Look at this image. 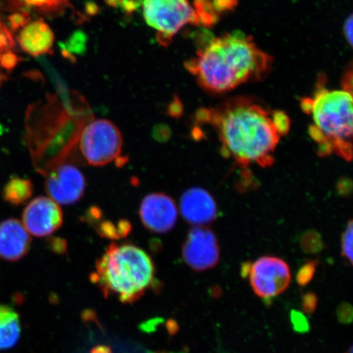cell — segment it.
<instances>
[{
  "label": "cell",
  "instance_id": "obj_28",
  "mask_svg": "<svg viewBox=\"0 0 353 353\" xmlns=\"http://www.w3.org/2000/svg\"><path fill=\"white\" fill-rule=\"evenodd\" d=\"M85 11L86 15L90 17H94L99 14V7L98 4H97L94 1H88L85 3Z\"/></svg>",
  "mask_w": 353,
  "mask_h": 353
},
{
  "label": "cell",
  "instance_id": "obj_1",
  "mask_svg": "<svg viewBox=\"0 0 353 353\" xmlns=\"http://www.w3.org/2000/svg\"><path fill=\"white\" fill-rule=\"evenodd\" d=\"M274 113L249 99L237 98L219 108L202 110L199 120L217 129L223 153L241 167L256 164L268 167L281 137Z\"/></svg>",
  "mask_w": 353,
  "mask_h": 353
},
{
  "label": "cell",
  "instance_id": "obj_4",
  "mask_svg": "<svg viewBox=\"0 0 353 353\" xmlns=\"http://www.w3.org/2000/svg\"><path fill=\"white\" fill-rule=\"evenodd\" d=\"M304 112L312 114V138L319 145L321 156L336 153L347 161L352 157V94L350 90H330L319 87L312 99L302 103Z\"/></svg>",
  "mask_w": 353,
  "mask_h": 353
},
{
  "label": "cell",
  "instance_id": "obj_18",
  "mask_svg": "<svg viewBox=\"0 0 353 353\" xmlns=\"http://www.w3.org/2000/svg\"><path fill=\"white\" fill-rule=\"evenodd\" d=\"M131 223L129 221L121 219L117 223L112 221H105L97 227V231L101 236L110 240H119L129 235L131 232Z\"/></svg>",
  "mask_w": 353,
  "mask_h": 353
},
{
  "label": "cell",
  "instance_id": "obj_2",
  "mask_svg": "<svg viewBox=\"0 0 353 353\" xmlns=\"http://www.w3.org/2000/svg\"><path fill=\"white\" fill-rule=\"evenodd\" d=\"M271 59L241 32L228 33L199 50L185 68L205 90L224 92L268 72Z\"/></svg>",
  "mask_w": 353,
  "mask_h": 353
},
{
  "label": "cell",
  "instance_id": "obj_13",
  "mask_svg": "<svg viewBox=\"0 0 353 353\" xmlns=\"http://www.w3.org/2000/svg\"><path fill=\"white\" fill-rule=\"evenodd\" d=\"M30 234L19 220L8 219L0 223V259L16 262L28 254Z\"/></svg>",
  "mask_w": 353,
  "mask_h": 353
},
{
  "label": "cell",
  "instance_id": "obj_3",
  "mask_svg": "<svg viewBox=\"0 0 353 353\" xmlns=\"http://www.w3.org/2000/svg\"><path fill=\"white\" fill-rule=\"evenodd\" d=\"M152 259L132 244H110L99 259L90 280L105 298L114 297L123 303H134L156 284Z\"/></svg>",
  "mask_w": 353,
  "mask_h": 353
},
{
  "label": "cell",
  "instance_id": "obj_12",
  "mask_svg": "<svg viewBox=\"0 0 353 353\" xmlns=\"http://www.w3.org/2000/svg\"><path fill=\"white\" fill-rule=\"evenodd\" d=\"M181 214L195 227H205L217 217V205L206 190L193 188L187 190L180 199Z\"/></svg>",
  "mask_w": 353,
  "mask_h": 353
},
{
  "label": "cell",
  "instance_id": "obj_30",
  "mask_svg": "<svg viewBox=\"0 0 353 353\" xmlns=\"http://www.w3.org/2000/svg\"><path fill=\"white\" fill-rule=\"evenodd\" d=\"M122 1L123 0H104V2L107 3L108 6L114 8H121Z\"/></svg>",
  "mask_w": 353,
  "mask_h": 353
},
{
  "label": "cell",
  "instance_id": "obj_21",
  "mask_svg": "<svg viewBox=\"0 0 353 353\" xmlns=\"http://www.w3.org/2000/svg\"><path fill=\"white\" fill-rule=\"evenodd\" d=\"M316 268V263L315 262H309L304 264L297 273L296 281L298 284L302 286L307 285L314 276Z\"/></svg>",
  "mask_w": 353,
  "mask_h": 353
},
{
  "label": "cell",
  "instance_id": "obj_25",
  "mask_svg": "<svg viewBox=\"0 0 353 353\" xmlns=\"http://www.w3.org/2000/svg\"><path fill=\"white\" fill-rule=\"evenodd\" d=\"M317 303H319V299H317L315 294L307 293L304 294L302 298L303 311L307 313V314H312L316 311Z\"/></svg>",
  "mask_w": 353,
  "mask_h": 353
},
{
  "label": "cell",
  "instance_id": "obj_17",
  "mask_svg": "<svg viewBox=\"0 0 353 353\" xmlns=\"http://www.w3.org/2000/svg\"><path fill=\"white\" fill-rule=\"evenodd\" d=\"M13 10H34L47 16H56L64 10L68 0H10Z\"/></svg>",
  "mask_w": 353,
  "mask_h": 353
},
{
  "label": "cell",
  "instance_id": "obj_31",
  "mask_svg": "<svg viewBox=\"0 0 353 353\" xmlns=\"http://www.w3.org/2000/svg\"><path fill=\"white\" fill-rule=\"evenodd\" d=\"M61 54H63L66 60L70 61V63H76L77 57H74V55L70 54V52L65 50H61Z\"/></svg>",
  "mask_w": 353,
  "mask_h": 353
},
{
  "label": "cell",
  "instance_id": "obj_10",
  "mask_svg": "<svg viewBox=\"0 0 353 353\" xmlns=\"http://www.w3.org/2000/svg\"><path fill=\"white\" fill-rule=\"evenodd\" d=\"M63 223V211L59 205L50 197L34 199L22 214V224L26 231L37 237L52 235Z\"/></svg>",
  "mask_w": 353,
  "mask_h": 353
},
{
  "label": "cell",
  "instance_id": "obj_35",
  "mask_svg": "<svg viewBox=\"0 0 353 353\" xmlns=\"http://www.w3.org/2000/svg\"><path fill=\"white\" fill-rule=\"evenodd\" d=\"M2 28V25H1V22H0V29H1Z\"/></svg>",
  "mask_w": 353,
  "mask_h": 353
},
{
  "label": "cell",
  "instance_id": "obj_14",
  "mask_svg": "<svg viewBox=\"0 0 353 353\" xmlns=\"http://www.w3.org/2000/svg\"><path fill=\"white\" fill-rule=\"evenodd\" d=\"M21 50L33 57H39L52 52L54 34L46 21L30 22L21 30L17 37Z\"/></svg>",
  "mask_w": 353,
  "mask_h": 353
},
{
  "label": "cell",
  "instance_id": "obj_34",
  "mask_svg": "<svg viewBox=\"0 0 353 353\" xmlns=\"http://www.w3.org/2000/svg\"><path fill=\"white\" fill-rule=\"evenodd\" d=\"M149 353H173V352H149Z\"/></svg>",
  "mask_w": 353,
  "mask_h": 353
},
{
  "label": "cell",
  "instance_id": "obj_27",
  "mask_svg": "<svg viewBox=\"0 0 353 353\" xmlns=\"http://www.w3.org/2000/svg\"><path fill=\"white\" fill-rule=\"evenodd\" d=\"M352 17H348L343 26V32L345 34L347 41L350 43V46L352 44Z\"/></svg>",
  "mask_w": 353,
  "mask_h": 353
},
{
  "label": "cell",
  "instance_id": "obj_15",
  "mask_svg": "<svg viewBox=\"0 0 353 353\" xmlns=\"http://www.w3.org/2000/svg\"><path fill=\"white\" fill-rule=\"evenodd\" d=\"M19 313L10 306L0 304V350H10L21 336Z\"/></svg>",
  "mask_w": 353,
  "mask_h": 353
},
{
  "label": "cell",
  "instance_id": "obj_19",
  "mask_svg": "<svg viewBox=\"0 0 353 353\" xmlns=\"http://www.w3.org/2000/svg\"><path fill=\"white\" fill-rule=\"evenodd\" d=\"M87 35L81 30H77L70 35L68 41L61 43V50H65L70 54H83L86 51Z\"/></svg>",
  "mask_w": 353,
  "mask_h": 353
},
{
  "label": "cell",
  "instance_id": "obj_23",
  "mask_svg": "<svg viewBox=\"0 0 353 353\" xmlns=\"http://www.w3.org/2000/svg\"><path fill=\"white\" fill-rule=\"evenodd\" d=\"M14 47L12 34L6 26H2L0 29V52L10 51Z\"/></svg>",
  "mask_w": 353,
  "mask_h": 353
},
{
  "label": "cell",
  "instance_id": "obj_22",
  "mask_svg": "<svg viewBox=\"0 0 353 353\" xmlns=\"http://www.w3.org/2000/svg\"><path fill=\"white\" fill-rule=\"evenodd\" d=\"M30 12L22 10L15 13H12L8 17V21L12 30H17L25 28L26 25L30 23Z\"/></svg>",
  "mask_w": 353,
  "mask_h": 353
},
{
  "label": "cell",
  "instance_id": "obj_20",
  "mask_svg": "<svg viewBox=\"0 0 353 353\" xmlns=\"http://www.w3.org/2000/svg\"><path fill=\"white\" fill-rule=\"evenodd\" d=\"M352 241H353V225L352 221L348 223L345 231L343 233L341 238L342 255L347 260L348 263H352Z\"/></svg>",
  "mask_w": 353,
  "mask_h": 353
},
{
  "label": "cell",
  "instance_id": "obj_7",
  "mask_svg": "<svg viewBox=\"0 0 353 353\" xmlns=\"http://www.w3.org/2000/svg\"><path fill=\"white\" fill-rule=\"evenodd\" d=\"M242 275L249 278L255 294L267 301L283 293L291 281L288 264L272 256H264L253 263L243 265Z\"/></svg>",
  "mask_w": 353,
  "mask_h": 353
},
{
  "label": "cell",
  "instance_id": "obj_33",
  "mask_svg": "<svg viewBox=\"0 0 353 353\" xmlns=\"http://www.w3.org/2000/svg\"><path fill=\"white\" fill-rule=\"evenodd\" d=\"M345 353H353V352H352V347L351 346V347H350V350H348Z\"/></svg>",
  "mask_w": 353,
  "mask_h": 353
},
{
  "label": "cell",
  "instance_id": "obj_6",
  "mask_svg": "<svg viewBox=\"0 0 353 353\" xmlns=\"http://www.w3.org/2000/svg\"><path fill=\"white\" fill-rule=\"evenodd\" d=\"M123 147L121 132L112 121L97 120L82 132L79 148L88 164L104 166L120 157Z\"/></svg>",
  "mask_w": 353,
  "mask_h": 353
},
{
  "label": "cell",
  "instance_id": "obj_26",
  "mask_svg": "<svg viewBox=\"0 0 353 353\" xmlns=\"http://www.w3.org/2000/svg\"><path fill=\"white\" fill-rule=\"evenodd\" d=\"M339 321L343 323H350L352 319V308L348 303H343L338 309Z\"/></svg>",
  "mask_w": 353,
  "mask_h": 353
},
{
  "label": "cell",
  "instance_id": "obj_9",
  "mask_svg": "<svg viewBox=\"0 0 353 353\" xmlns=\"http://www.w3.org/2000/svg\"><path fill=\"white\" fill-rule=\"evenodd\" d=\"M86 188L85 176L77 167L63 165L47 176L46 189L48 196L59 205L76 204L83 197Z\"/></svg>",
  "mask_w": 353,
  "mask_h": 353
},
{
  "label": "cell",
  "instance_id": "obj_5",
  "mask_svg": "<svg viewBox=\"0 0 353 353\" xmlns=\"http://www.w3.org/2000/svg\"><path fill=\"white\" fill-rule=\"evenodd\" d=\"M143 4L144 19L157 30V41L163 46H169L183 26L201 23L196 8L188 0H143Z\"/></svg>",
  "mask_w": 353,
  "mask_h": 353
},
{
  "label": "cell",
  "instance_id": "obj_16",
  "mask_svg": "<svg viewBox=\"0 0 353 353\" xmlns=\"http://www.w3.org/2000/svg\"><path fill=\"white\" fill-rule=\"evenodd\" d=\"M34 191L33 183L28 179L12 176L2 192L4 201L8 204L19 206L24 204L32 197Z\"/></svg>",
  "mask_w": 353,
  "mask_h": 353
},
{
  "label": "cell",
  "instance_id": "obj_24",
  "mask_svg": "<svg viewBox=\"0 0 353 353\" xmlns=\"http://www.w3.org/2000/svg\"><path fill=\"white\" fill-rule=\"evenodd\" d=\"M19 61V57L10 51L4 52L0 57V65H1L3 69L8 70V72H11V70L14 69Z\"/></svg>",
  "mask_w": 353,
  "mask_h": 353
},
{
  "label": "cell",
  "instance_id": "obj_11",
  "mask_svg": "<svg viewBox=\"0 0 353 353\" xmlns=\"http://www.w3.org/2000/svg\"><path fill=\"white\" fill-rule=\"evenodd\" d=\"M178 208L173 199L165 193L149 194L139 207L140 219L143 226L154 233L169 232L178 219Z\"/></svg>",
  "mask_w": 353,
  "mask_h": 353
},
{
  "label": "cell",
  "instance_id": "obj_32",
  "mask_svg": "<svg viewBox=\"0 0 353 353\" xmlns=\"http://www.w3.org/2000/svg\"><path fill=\"white\" fill-rule=\"evenodd\" d=\"M92 353H112V351L108 347L100 346L94 348L92 350Z\"/></svg>",
  "mask_w": 353,
  "mask_h": 353
},
{
  "label": "cell",
  "instance_id": "obj_29",
  "mask_svg": "<svg viewBox=\"0 0 353 353\" xmlns=\"http://www.w3.org/2000/svg\"><path fill=\"white\" fill-rule=\"evenodd\" d=\"M181 110H182V104L180 103L179 99H175L170 105V114L171 116L178 117L179 114L182 112Z\"/></svg>",
  "mask_w": 353,
  "mask_h": 353
},
{
  "label": "cell",
  "instance_id": "obj_8",
  "mask_svg": "<svg viewBox=\"0 0 353 353\" xmlns=\"http://www.w3.org/2000/svg\"><path fill=\"white\" fill-rule=\"evenodd\" d=\"M183 259L188 267L204 272L218 264L220 250L217 237L210 229L195 227L188 234L182 250Z\"/></svg>",
  "mask_w": 353,
  "mask_h": 353
}]
</instances>
